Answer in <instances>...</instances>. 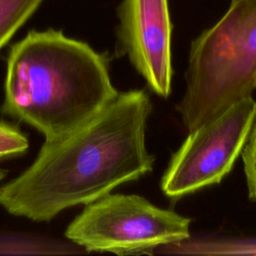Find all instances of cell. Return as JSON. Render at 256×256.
<instances>
[{"mask_svg": "<svg viewBox=\"0 0 256 256\" xmlns=\"http://www.w3.org/2000/svg\"><path fill=\"white\" fill-rule=\"evenodd\" d=\"M151 111L145 90L118 92L82 126L44 142L32 165L0 187V205L14 216L49 221L150 172L154 156L145 128Z\"/></svg>", "mask_w": 256, "mask_h": 256, "instance_id": "obj_1", "label": "cell"}, {"mask_svg": "<svg viewBox=\"0 0 256 256\" xmlns=\"http://www.w3.org/2000/svg\"><path fill=\"white\" fill-rule=\"evenodd\" d=\"M117 94L103 54L61 30H32L10 48L0 110L52 142L82 126Z\"/></svg>", "mask_w": 256, "mask_h": 256, "instance_id": "obj_2", "label": "cell"}, {"mask_svg": "<svg viewBox=\"0 0 256 256\" xmlns=\"http://www.w3.org/2000/svg\"><path fill=\"white\" fill-rule=\"evenodd\" d=\"M256 90V0H232L191 45L186 89L177 106L188 132Z\"/></svg>", "mask_w": 256, "mask_h": 256, "instance_id": "obj_3", "label": "cell"}, {"mask_svg": "<svg viewBox=\"0 0 256 256\" xmlns=\"http://www.w3.org/2000/svg\"><path fill=\"white\" fill-rule=\"evenodd\" d=\"M190 219L138 195L107 194L85 206L65 236L87 251L148 253L189 238Z\"/></svg>", "mask_w": 256, "mask_h": 256, "instance_id": "obj_4", "label": "cell"}, {"mask_svg": "<svg viewBox=\"0 0 256 256\" xmlns=\"http://www.w3.org/2000/svg\"><path fill=\"white\" fill-rule=\"evenodd\" d=\"M255 119L251 96L190 131L162 176V192L176 199L221 182L242 153Z\"/></svg>", "mask_w": 256, "mask_h": 256, "instance_id": "obj_5", "label": "cell"}, {"mask_svg": "<svg viewBox=\"0 0 256 256\" xmlns=\"http://www.w3.org/2000/svg\"><path fill=\"white\" fill-rule=\"evenodd\" d=\"M118 55H126L149 89L171 90V21L167 0H123L119 9Z\"/></svg>", "mask_w": 256, "mask_h": 256, "instance_id": "obj_6", "label": "cell"}, {"mask_svg": "<svg viewBox=\"0 0 256 256\" xmlns=\"http://www.w3.org/2000/svg\"><path fill=\"white\" fill-rule=\"evenodd\" d=\"M43 0H0V50L33 15Z\"/></svg>", "mask_w": 256, "mask_h": 256, "instance_id": "obj_7", "label": "cell"}, {"mask_svg": "<svg viewBox=\"0 0 256 256\" xmlns=\"http://www.w3.org/2000/svg\"><path fill=\"white\" fill-rule=\"evenodd\" d=\"M28 147L27 137L16 126L0 121V159L21 155Z\"/></svg>", "mask_w": 256, "mask_h": 256, "instance_id": "obj_8", "label": "cell"}, {"mask_svg": "<svg viewBox=\"0 0 256 256\" xmlns=\"http://www.w3.org/2000/svg\"><path fill=\"white\" fill-rule=\"evenodd\" d=\"M242 158L248 188V196L252 201H256V119L252 126L248 140L242 150Z\"/></svg>", "mask_w": 256, "mask_h": 256, "instance_id": "obj_9", "label": "cell"}, {"mask_svg": "<svg viewBox=\"0 0 256 256\" xmlns=\"http://www.w3.org/2000/svg\"><path fill=\"white\" fill-rule=\"evenodd\" d=\"M8 174V171L5 170V169H1L0 168V181H2Z\"/></svg>", "mask_w": 256, "mask_h": 256, "instance_id": "obj_10", "label": "cell"}]
</instances>
